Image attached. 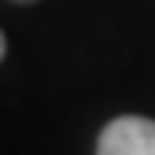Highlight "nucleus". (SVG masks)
<instances>
[{
	"label": "nucleus",
	"mask_w": 155,
	"mask_h": 155,
	"mask_svg": "<svg viewBox=\"0 0 155 155\" xmlns=\"http://www.w3.org/2000/svg\"><path fill=\"white\" fill-rule=\"evenodd\" d=\"M97 155H155V121L152 117H114L97 138Z\"/></svg>",
	"instance_id": "f257e3e1"
},
{
	"label": "nucleus",
	"mask_w": 155,
	"mask_h": 155,
	"mask_svg": "<svg viewBox=\"0 0 155 155\" xmlns=\"http://www.w3.org/2000/svg\"><path fill=\"white\" fill-rule=\"evenodd\" d=\"M4 55H7V38H4V31H0V62H4Z\"/></svg>",
	"instance_id": "f03ea898"
},
{
	"label": "nucleus",
	"mask_w": 155,
	"mask_h": 155,
	"mask_svg": "<svg viewBox=\"0 0 155 155\" xmlns=\"http://www.w3.org/2000/svg\"><path fill=\"white\" fill-rule=\"evenodd\" d=\"M14 4H35V0H14Z\"/></svg>",
	"instance_id": "7ed1b4c3"
}]
</instances>
